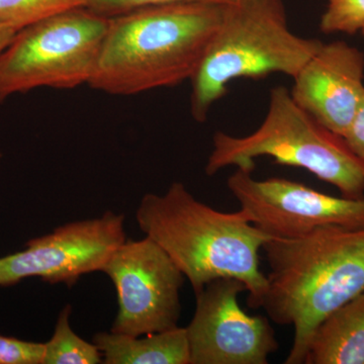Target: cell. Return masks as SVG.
<instances>
[{
  "label": "cell",
  "mask_w": 364,
  "mask_h": 364,
  "mask_svg": "<svg viewBox=\"0 0 364 364\" xmlns=\"http://www.w3.org/2000/svg\"><path fill=\"white\" fill-rule=\"evenodd\" d=\"M269 265L262 306L294 329L286 364L305 363L309 343L328 315L364 291V228L327 226L263 245Z\"/></svg>",
  "instance_id": "obj_1"
},
{
  "label": "cell",
  "mask_w": 364,
  "mask_h": 364,
  "mask_svg": "<svg viewBox=\"0 0 364 364\" xmlns=\"http://www.w3.org/2000/svg\"><path fill=\"white\" fill-rule=\"evenodd\" d=\"M225 4H164L109 18L93 90L133 95L191 81L221 25Z\"/></svg>",
  "instance_id": "obj_2"
},
{
  "label": "cell",
  "mask_w": 364,
  "mask_h": 364,
  "mask_svg": "<svg viewBox=\"0 0 364 364\" xmlns=\"http://www.w3.org/2000/svg\"><path fill=\"white\" fill-rule=\"evenodd\" d=\"M136 220L145 236L168 254L195 293L212 280L231 277L243 282L248 306L261 308L267 279L260 269L259 251L272 237L240 210H215L176 181L161 196H144Z\"/></svg>",
  "instance_id": "obj_3"
},
{
  "label": "cell",
  "mask_w": 364,
  "mask_h": 364,
  "mask_svg": "<svg viewBox=\"0 0 364 364\" xmlns=\"http://www.w3.org/2000/svg\"><path fill=\"white\" fill-rule=\"evenodd\" d=\"M322 41L291 32L284 0H233L191 79V112L205 123L228 86L240 78L272 73L294 77L322 47Z\"/></svg>",
  "instance_id": "obj_4"
},
{
  "label": "cell",
  "mask_w": 364,
  "mask_h": 364,
  "mask_svg": "<svg viewBox=\"0 0 364 364\" xmlns=\"http://www.w3.org/2000/svg\"><path fill=\"white\" fill-rule=\"evenodd\" d=\"M264 156L277 164L306 169L338 188L345 198H364L363 160L352 152L343 136L301 109L284 86L270 91L264 121L250 135L215 134L205 173L213 176L231 166L253 171L256 158Z\"/></svg>",
  "instance_id": "obj_5"
},
{
  "label": "cell",
  "mask_w": 364,
  "mask_h": 364,
  "mask_svg": "<svg viewBox=\"0 0 364 364\" xmlns=\"http://www.w3.org/2000/svg\"><path fill=\"white\" fill-rule=\"evenodd\" d=\"M109 23L76 6L21 28L0 53V104L36 88L88 85Z\"/></svg>",
  "instance_id": "obj_6"
},
{
  "label": "cell",
  "mask_w": 364,
  "mask_h": 364,
  "mask_svg": "<svg viewBox=\"0 0 364 364\" xmlns=\"http://www.w3.org/2000/svg\"><path fill=\"white\" fill-rule=\"evenodd\" d=\"M102 272L117 291L112 332L142 336L178 326L184 275L156 242L126 239Z\"/></svg>",
  "instance_id": "obj_7"
},
{
  "label": "cell",
  "mask_w": 364,
  "mask_h": 364,
  "mask_svg": "<svg viewBox=\"0 0 364 364\" xmlns=\"http://www.w3.org/2000/svg\"><path fill=\"white\" fill-rule=\"evenodd\" d=\"M252 172L237 168L227 186L244 217L269 236L291 238L327 226L364 228V198H337L279 177L258 181Z\"/></svg>",
  "instance_id": "obj_8"
},
{
  "label": "cell",
  "mask_w": 364,
  "mask_h": 364,
  "mask_svg": "<svg viewBox=\"0 0 364 364\" xmlns=\"http://www.w3.org/2000/svg\"><path fill=\"white\" fill-rule=\"evenodd\" d=\"M240 280L222 277L196 291L188 327L191 364H267L279 350L269 318L249 315L239 305Z\"/></svg>",
  "instance_id": "obj_9"
},
{
  "label": "cell",
  "mask_w": 364,
  "mask_h": 364,
  "mask_svg": "<svg viewBox=\"0 0 364 364\" xmlns=\"http://www.w3.org/2000/svg\"><path fill=\"white\" fill-rule=\"evenodd\" d=\"M126 239L124 215L112 210L68 223L28 241L21 252L0 258V287L14 286L28 277L72 287L81 275L102 272Z\"/></svg>",
  "instance_id": "obj_10"
},
{
  "label": "cell",
  "mask_w": 364,
  "mask_h": 364,
  "mask_svg": "<svg viewBox=\"0 0 364 364\" xmlns=\"http://www.w3.org/2000/svg\"><path fill=\"white\" fill-rule=\"evenodd\" d=\"M294 80V102L343 136L364 95V53L344 41L323 43Z\"/></svg>",
  "instance_id": "obj_11"
},
{
  "label": "cell",
  "mask_w": 364,
  "mask_h": 364,
  "mask_svg": "<svg viewBox=\"0 0 364 364\" xmlns=\"http://www.w3.org/2000/svg\"><path fill=\"white\" fill-rule=\"evenodd\" d=\"M306 364H364V291L318 325Z\"/></svg>",
  "instance_id": "obj_12"
},
{
  "label": "cell",
  "mask_w": 364,
  "mask_h": 364,
  "mask_svg": "<svg viewBox=\"0 0 364 364\" xmlns=\"http://www.w3.org/2000/svg\"><path fill=\"white\" fill-rule=\"evenodd\" d=\"M93 343L105 364H191L188 333L179 326L142 336L100 332Z\"/></svg>",
  "instance_id": "obj_13"
},
{
  "label": "cell",
  "mask_w": 364,
  "mask_h": 364,
  "mask_svg": "<svg viewBox=\"0 0 364 364\" xmlns=\"http://www.w3.org/2000/svg\"><path fill=\"white\" fill-rule=\"evenodd\" d=\"M72 308L64 306L59 314L52 338L45 343L42 364H100L102 352L95 343H88L72 330L69 318Z\"/></svg>",
  "instance_id": "obj_14"
},
{
  "label": "cell",
  "mask_w": 364,
  "mask_h": 364,
  "mask_svg": "<svg viewBox=\"0 0 364 364\" xmlns=\"http://www.w3.org/2000/svg\"><path fill=\"white\" fill-rule=\"evenodd\" d=\"M76 6H83L82 0H0V23L20 31Z\"/></svg>",
  "instance_id": "obj_15"
},
{
  "label": "cell",
  "mask_w": 364,
  "mask_h": 364,
  "mask_svg": "<svg viewBox=\"0 0 364 364\" xmlns=\"http://www.w3.org/2000/svg\"><path fill=\"white\" fill-rule=\"evenodd\" d=\"M364 28V0H329L320 21L325 33L355 35Z\"/></svg>",
  "instance_id": "obj_16"
},
{
  "label": "cell",
  "mask_w": 364,
  "mask_h": 364,
  "mask_svg": "<svg viewBox=\"0 0 364 364\" xmlns=\"http://www.w3.org/2000/svg\"><path fill=\"white\" fill-rule=\"evenodd\" d=\"M231 1L233 0H82V4L83 6L87 7L88 9L100 16L112 18V16H119V14L145 6L188 4V2L227 4Z\"/></svg>",
  "instance_id": "obj_17"
},
{
  "label": "cell",
  "mask_w": 364,
  "mask_h": 364,
  "mask_svg": "<svg viewBox=\"0 0 364 364\" xmlns=\"http://www.w3.org/2000/svg\"><path fill=\"white\" fill-rule=\"evenodd\" d=\"M45 343L0 335V364H42Z\"/></svg>",
  "instance_id": "obj_18"
},
{
  "label": "cell",
  "mask_w": 364,
  "mask_h": 364,
  "mask_svg": "<svg viewBox=\"0 0 364 364\" xmlns=\"http://www.w3.org/2000/svg\"><path fill=\"white\" fill-rule=\"evenodd\" d=\"M343 139L352 152L364 162V95Z\"/></svg>",
  "instance_id": "obj_19"
},
{
  "label": "cell",
  "mask_w": 364,
  "mask_h": 364,
  "mask_svg": "<svg viewBox=\"0 0 364 364\" xmlns=\"http://www.w3.org/2000/svg\"><path fill=\"white\" fill-rule=\"evenodd\" d=\"M18 32L14 26L2 25L0 23V53L6 49V46L14 39L16 33Z\"/></svg>",
  "instance_id": "obj_20"
},
{
  "label": "cell",
  "mask_w": 364,
  "mask_h": 364,
  "mask_svg": "<svg viewBox=\"0 0 364 364\" xmlns=\"http://www.w3.org/2000/svg\"><path fill=\"white\" fill-rule=\"evenodd\" d=\"M361 33H363V37H364V28H363V31H361Z\"/></svg>",
  "instance_id": "obj_21"
},
{
  "label": "cell",
  "mask_w": 364,
  "mask_h": 364,
  "mask_svg": "<svg viewBox=\"0 0 364 364\" xmlns=\"http://www.w3.org/2000/svg\"><path fill=\"white\" fill-rule=\"evenodd\" d=\"M1 158H2V155H1V153H0V160H1Z\"/></svg>",
  "instance_id": "obj_22"
}]
</instances>
